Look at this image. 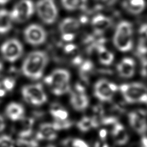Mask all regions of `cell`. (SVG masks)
I'll return each instance as SVG.
<instances>
[{
	"mask_svg": "<svg viewBox=\"0 0 147 147\" xmlns=\"http://www.w3.org/2000/svg\"><path fill=\"white\" fill-rule=\"evenodd\" d=\"M111 19L104 15L98 14L94 16L91 21V26L96 34H102L111 25Z\"/></svg>",
	"mask_w": 147,
	"mask_h": 147,
	"instance_id": "16",
	"label": "cell"
},
{
	"mask_svg": "<svg viewBox=\"0 0 147 147\" xmlns=\"http://www.w3.org/2000/svg\"><path fill=\"white\" fill-rule=\"evenodd\" d=\"M139 41L147 40V24L142 25L139 29Z\"/></svg>",
	"mask_w": 147,
	"mask_h": 147,
	"instance_id": "31",
	"label": "cell"
},
{
	"mask_svg": "<svg viewBox=\"0 0 147 147\" xmlns=\"http://www.w3.org/2000/svg\"><path fill=\"white\" fill-rule=\"evenodd\" d=\"M129 121L131 127L139 134H144L147 131V119L146 112L144 110H136L128 115Z\"/></svg>",
	"mask_w": 147,
	"mask_h": 147,
	"instance_id": "12",
	"label": "cell"
},
{
	"mask_svg": "<svg viewBox=\"0 0 147 147\" xmlns=\"http://www.w3.org/2000/svg\"><path fill=\"white\" fill-rule=\"evenodd\" d=\"M10 0H0V5H4L7 3Z\"/></svg>",
	"mask_w": 147,
	"mask_h": 147,
	"instance_id": "39",
	"label": "cell"
},
{
	"mask_svg": "<svg viewBox=\"0 0 147 147\" xmlns=\"http://www.w3.org/2000/svg\"><path fill=\"white\" fill-rule=\"evenodd\" d=\"M6 93V90L2 87L1 84V82H0V98L3 97Z\"/></svg>",
	"mask_w": 147,
	"mask_h": 147,
	"instance_id": "37",
	"label": "cell"
},
{
	"mask_svg": "<svg viewBox=\"0 0 147 147\" xmlns=\"http://www.w3.org/2000/svg\"><path fill=\"white\" fill-rule=\"evenodd\" d=\"M2 69H3V64H2V62L0 61V74H1Z\"/></svg>",
	"mask_w": 147,
	"mask_h": 147,
	"instance_id": "40",
	"label": "cell"
},
{
	"mask_svg": "<svg viewBox=\"0 0 147 147\" xmlns=\"http://www.w3.org/2000/svg\"><path fill=\"white\" fill-rule=\"evenodd\" d=\"M49 57L43 51L30 52L24 59L22 65V72L27 78L37 80L43 75L48 63Z\"/></svg>",
	"mask_w": 147,
	"mask_h": 147,
	"instance_id": "1",
	"label": "cell"
},
{
	"mask_svg": "<svg viewBox=\"0 0 147 147\" xmlns=\"http://www.w3.org/2000/svg\"><path fill=\"white\" fill-rule=\"evenodd\" d=\"M24 35L26 41L32 45H39L43 44L47 39L45 30L40 25L32 24L24 30Z\"/></svg>",
	"mask_w": 147,
	"mask_h": 147,
	"instance_id": "10",
	"label": "cell"
},
{
	"mask_svg": "<svg viewBox=\"0 0 147 147\" xmlns=\"http://www.w3.org/2000/svg\"><path fill=\"white\" fill-rule=\"evenodd\" d=\"M17 121L19 123L14 129L18 138H29L33 133L34 119L24 117Z\"/></svg>",
	"mask_w": 147,
	"mask_h": 147,
	"instance_id": "13",
	"label": "cell"
},
{
	"mask_svg": "<svg viewBox=\"0 0 147 147\" xmlns=\"http://www.w3.org/2000/svg\"><path fill=\"white\" fill-rule=\"evenodd\" d=\"M70 78L69 71L60 68L53 71L51 74L44 78V80L53 94L60 96L69 91Z\"/></svg>",
	"mask_w": 147,
	"mask_h": 147,
	"instance_id": "2",
	"label": "cell"
},
{
	"mask_svg": "<svg viewBox=\"0 0 147 147\" xmlns=\"http://www.w3.org/2000/svg\"><path fill=\"white\" fill-rule=\"evenodd\" d=\"M117 69L119 75L121 77L130 78L135 73V61L131 58L125 57L118 64Z\"/></svg>",
	"mask_w": 147,
	"mask_h": 147,
	"instance_id": "14",
	"label": "cell"
},
{
	"mask_svg": "<svg viewBox=\"0 0 147 147\" xmlns=\"http://www.w3.org/2000/svg\"><path fill=\"white\" fill-rule=\"evenodd\" d=\"M5 113L10 120L17 121L24 117L25 109L20 103L11 102L6 106Z\"/></svg>",
	"mask_w": 147,
	"mask_h": 147,
	"instance_id": "19",
	"label": "cell"
},
{
	"mask_svg": "<svg viewBox=\"0 0 147 147\" xmlns=\"http://www.w3.org/2000/svg\"><path fill=\"white\" fill-rule=\"evenodd\" d=\"M113 42L117 49L127 52L133 47V25L126 21L120 22L117 26Z\"/></svg>",
	"mask_w": 147,
	"mask_h": 147,
	"instance_id": "3",
	"label": "cell"
},
{
	"mask_svg": "<svg viewBox=\"0 0 147 147\" xmlns=\"http://www.w3.org/2000/svg\"><path fill=\"white\" fill-rule=\"evenodd\" d=\"M12 21L9 11L0 9V34L6 33L11 29Z\"/></svg>",
	"mask_w": 147,
	"mask_h": 147,
	"instance_id": "21",
	"label": "cell"
},
{
	"mask_svg": "<svg viewBox=\"0 0 147 147\" xmlns=\"http://www.w3.org/2000/svg\"><path fill=\"white\" fill-rule=\"evenodd\" d=\"M5 122L1 115H0V132L2 131L5 129Z\"/></svg>",
	"mask_w": 147,
	"mask_h": 147,
	"instance_id": "35",
	"label": "cell"
},
{
	"mask_svg": "<svg viewBox=\"0 0 147 147\" xmlns=\"http://www.w3.org/2000/svg\"><path fill=\"white\" fill-rule=\"evenodd\" d=\"M124 7L131 13L138 14L144 10L145 2L144 0H125Z\"/></svg>",
	"mask_w": 147,
	"mask_h": 147,
	"instance_id": "22",
	"label": "cell"
},
{
	"mask_svg": "<svg viewBox=\"0 0 147 147\" xmlns=\"http://www.w3.org/2000/svg\"><path fill=\"white\" fill-rule=\"evenodd\" d=\"M107 132L106 130L102 129L101 130H100V131L99 133V137L100 138V140L105 141L106 137H107Z\"/></svg>",
	"mask_w": 147,
	"mask_h": 147,
	"instance_id": "34",
	"label": "cell"
},
{
	"mask_svg": "<svg viewBox=\"0 0 147 147\" xmlns=\"http://www.w3.org/2000/svg\"><path fill=\"white\" fill-rule=\"evenodd\" d=\"M100 2L107 5H110L115 2V0H99Z\"/></svg>",
	"mask_w": 147,
	"mask_h": 147,
	"instance_id": "38",
	"label": "cell"
},
{
	"mask_svg": "<svg viewBox=\"0 0 147 147\" xmlns=\"http://www.w3.org/2000/svg\"><path fill=\"white\" fill-rule=\"evenodd\" d=\"M141 72L142 76L147 78V59L142 60Z\"/></svg>",
	"mask_w": 147,
	"mask_h": 147,
	"instance_id": "32",
	"label": "cell"
},
{
	"mask_svg": "<svg viewBox=\"0 0 147 147\" xmlns=\"http://www.w3.org/2000/svg\"><path fill=\"white\" fill-rule=\"evenodd\" d=\"M118 89L125 101L129 103L147 102V87L142 83L122 84Z\"/></svg>",
	"mask_w": 147,
	"mask_h": 147,
	"instance_id": "4",
	"label": "cell"
},
{
	"mask_svg": "<svg viewBox=\"0 0 147 147\" xmlns=\"http://www.w3.org/2000/svg\"><path fill=\"white\" fill-rule=\"evenodd\" d=\"M146 103H147V102H146Z\"/></svg>",
	"mask_w": 147,
	"mask_h": 147,
	"instance_id": "42",
	"label": "cell"
},
{
	"mask_svg": "<svg viewBox=\"0 0 147 147\" xmlns=\"http://www.w3.org/2000/svg\"><path fill=\"white\" fill-rule=\"evenodd\" d=\"M1 84L6 91H10L14 88L16 85V80L13 77L7 76L2 80L1 82Z\"/></svg>",
	"mask_w": 147,
	"mask_h": 147,
	"instance_id": "29",
	"label": "cell"
},
{
	"mask_svg": "<svg viewBox=\"0 0 147 147\" xmlns=\"http://www.w3.org/2000/svg\"><path fill=\"white\" fill-rule=\"evenodd\" d=\"M18 147H38L36 139H28V138H18L17 140Z\"/></svg>",
	"mask_w": 147,
	"mask_h": 147,
	"instance_id": "28",
	"label": "cell"
},
{
	"mask_svg": "<svg viewBox=\"0 0 147 147\" xmlns=\"http://www.w3.org/2000/svg\"><path fill=\"white\" fill-rule=\"evenodd\" d=\"M45 147H56V146H55L53 145H47V146H45Z\"/></svg>",
	"mask_w": 147,
	"mask_h": 147,
	"instance_id": "41",
	"label": "cell"
},
{
	"mask_svg": "<svg viewBox=\"0 0 147 147\" xmlns=\"http://www.w3.org/2000/svg\"><path fill=\"white\" fill-rule=\"evenodd\" d=\"M56 138V130L51 123L41 124L36 134V139L37 140L53 141Z\"/></svg>",
	"mask_w": 147,
	"mask_h": 147,
	"instance_id": "15",
	"label": "cell"
},
{
	"mask_svg": "<svg viewBox=\"0 0 147 147\" xmlns=\"http://www.w3.org/2000/svg\"><path fill=\"white\" fill-rule=\"evenodd\" d=\"M54 129L57 130H65L70 128L73 124L72 121L69 119H55L53 123H52Z\"/></svg>",
	"mask_w": 147,
	"mask_h": 147,
	"instance_id": "27",
	"label": "cell"
},
{
	"mask_svg": "<svg viewBox=\"0 0 147 147\" xmlns=\"http://www.w3.org/2000/svg\"><path fill=\"white\" fill-rule=\"evenodd\" d=\"M118 87L115 83L106 79L99 80L94 86V95L100 101L111 100L118 91Z\"/></svg>",
	"mask_w": 147,
	"mask_h": 147,
	"instance_id": "9",
	"label": "cell"
},
{
	"mask_svg": "<svg viewBox=\"0 0 147 147\" xmlns=\"http://www.w3.org/2000/svg\"><path fill=\"white\" fill-rule=\"evenodd\" d=\"M0 50L3 58L6 61L13 63L21 56L24 48L18 40L10 38L2 44Z\"/></svg>",
	"mask_w": 147,
	"mask_h": 147,
	"instance_id": "7",
	"label": "cell"
},
{
	"mask_svg": "<svg viewBox=\"0 0 147 147\" xmlns=\"http://www.w3.org/2000/svg\"><path fill=\"white\" fill-rule=\"evenodd\" d=\"M36 10L39 18L46 24H52L57 19L58 11L55 0H39Z\"/></svg>",
	"mask_w": 147,
	"mask_h": 147,
	"instance_id": "6",
	"label": "cell"
},
{
	"mask_svg": "<svg viewBox=\"0 0 147 147\" xmlns=\"http://www.w3.org/2000/svg\"><path fill=\"white\" fill-rule=\"evenodd\" d=\"M78 128L82 132H87L92 128L97 127V125L92 118L84 117L77 123Z\"/></svg>",
	"mask_w": 147,
	"mask_h": 147,
	"instance_id": "25",
	"label": "cell"
},
{
	"mask_svg": "<svg viewBox=\"0 0 147 147\" xmlns=\"http://www.w3.org/2000/svg\"><path fill=\"white\" fill-rule=\"evenodd\" d=\"M88 0H61L64 8L69 11L84 10L87 6Z\"/></svg>",
	"mask_w": 147,
	"mask_h": 147,
	"instance_id": "23",
	"label": "cell"
},
{
	"mask_svg": "<svg viewBox=\"0 0 147 147\" xmlns=\"http://www.w3.org/2000/svg\"><path fill=\"white\" fill-rule=\"evenodd\" d=\"M94 147H109L107 144L103 140L96 141Z\"/></svg>",
	"mask_w": 147,
	"mask_h": 147,
	"instance_id": "33",
	"label": "cell"
},
{
	"mask_svg": "<svg viewBox=\"0 0 147 147\" xmlns=\"http://www.w3.org/2000/svg\"><path fill=\"white\" fill-rule=\"evenodd\" d=\"M64 147H89L83 140L78 138H67L62 141Z\"/></svg>",
	"mask_w": 147,
	"mask_h": 147,
	"instance_id": "26",
	"label": "cell"
},
{
	"mask_svg": "<svg viewBox=\"0 0 147 147\" xmlns=\"http://www.w3.org/2000/svg\"><path fill=\"white\" fill-rule=\"evenodd\" d=\"M0 147H15V142L10 136L2 135L0 136Z\"/></svg>",
	"mask_w": 147,
	"mask_h": 147,
	"instance_id": "30",
	"label": "cell"
},
{
	"mask_svg": "<svg viewBox=\"0 0 147 147\" xmlns=\"http://www.w3.org/2000/svg\"><path fill=\"white\" fill-rule=\"evenodd\" d=\"M80 28L79 21L74 18L68 17L63 20L59 24V30L62 39L67 42L74 40Z\"/></svg>",
	"mask_w": 147,
	"mask_h": 147,
	"instance_id": "11",
	"label": "cell"
},
{
	"mask_svg": "<svg viewBox=\"0 0 147 147\" xmlns=\"http://www.w3.org/2000/svg\"><path fill=\"white\" fill-rule=\"evenodd\" d=\"M97 54L99 61L104 65L111 64L114 59L113 53L103 45H99L97 47Z\"/></svg>",
	"mask_w": 147,
	"mask_h": 147,
	"instance_id": "20",
	"label": "cell"
},
{
	"mask_svg": "<svg viewBox=\"0 0 147 147\" xmlns=\"http://www.w3.org/2000/svg\"><path fill=\"white\" fill-rule=\"evenodd\" d=\"M49 112L54 119H67L68 116L67 111L60 104L57 103L52 104L49 109Z\"/></svg>",
	"mask_w": 147,
	"mask_h": 147,
	"instance_id": "24",
	"label": "cell"
},
{
	"mask_svg": "<svg viewBox=\"0 0 147 147\" xmlns=\"http://www.w3.org/2000/svg\"><path fill=\"white\" fill-rule=\"evenodd\" d=\"M111 134L114 141L118 145H125L129 140V135L125 127L120 123H114Z\"/></svg>",
	"mask_w": 147,
	"mask_h": 147,
	"instance_id": "18",
	"label": "cell"
},
{
	"mask_svg": "<svg viewBox=\"0 0 147 147\" xmlns=\"http://www.w3.org/2000/svg\"><path fill=\"white\" fill-rule=\"evenodd\" d=\"M70 103L75 110L82 111L88 107L89 99L84 92L76 91L71 94Z\"/></svg>",
	"mask_w": 147,
	"mask_h": 147,
	"instance_id": "17",
	"label": "cell"
},
{
	"mask_svg": "<svg viewBox=\"0 0 147 147\" xmlns=\"http://www.w3.org/2000/svg\"><path fill=\"white\" fill-rule=\"evenodd\" d=\"M140 147H147V137H142L140 141Z\"/></svg>",
	"mask_w": 147,
	"mask_h": 147,
	"instance_id": "36",
	"label": "cell"
},
{
	"mask_svg": "<svg viewBox=\"0 0 147 147\" xmlns=\"http://www.w3.org/2000/svg\"><path fill=\"white\" fill-rule=\"evenodd\" d=\"M21 93L26 102L34 106L42 105L47 101V96L41 83L25 85L22 88Z\"/></svg>",
	"mask_w": 147,
	"mask_h": 147,
	"instance_id": "5",
	"label": "cell"
},
{
	"mask_svg": "<svg viewBox=\"0 0 147 147\" xmlns=\"http://www.w3.org/2000/svg\"><path fill=\"white\" fill-rule=\"evenodd\" d=\"M34 11V5L32 0H20L9 13L12 21L22 22L28 20Z\"/></svg>",
	"mask_w": 147,
	"mask_h": 147,
	"instance_id": "8",
	"label": "cell"
}]
</instances>
